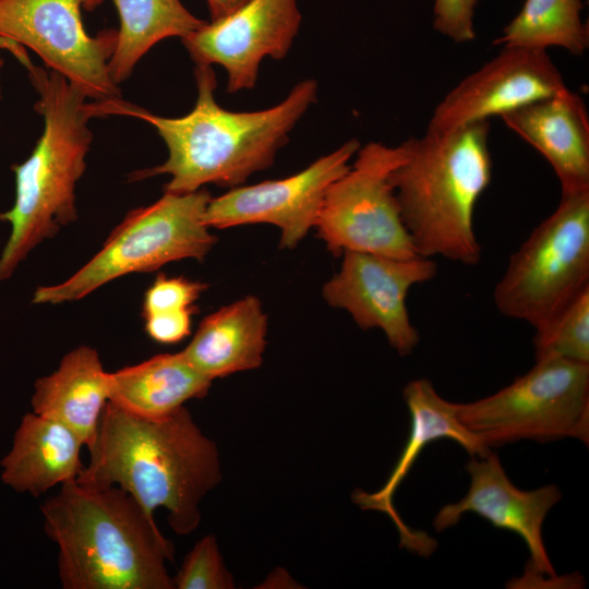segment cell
I'll use <instances>...</instances> for the list:
<instances>
[{"label": "cell", "mask_w": 589, "mask_h": 589, "mask_svg": "<svg viewBox=\"0 0 589 589\" xmlns=\"http://www.w3.org/2000/svg\"><path fill=\"white\" fill-rule=\"evenodd\" d=\"M533 346L536 361L563 358L589 364V288L536 328Z\"/></svg>", "instance_id": "cb8c5ba5"}, {"label": "cell", "mask_w": 589, "mask_h": 589, "mask_svg": "<svg viewBox=\"0 0 589 589\" xmlns=\"http://www.w3.org/2000/svg\"><path fill=\"white\" fill-rule=\"evenodd\" d=\"M3 65V60L1 59V56H0V70ZM2 97V94H1V81H0V98Z\"/></svg>", "instance_id": "f546056e"}, {"label": "cell", "mask_w": 589, "mask_h": 589, "mask_svg": "<svg viewBox=\"0 0 589 589\" xmlns=\"http://www.w3.org/2000/svg\"><path fill=\"white\" fill-rule=\"evenodd\" d=\"M266 330L267 317L260 300L247 296L206 316L182 352L213 381L259 368Z\"/></svg>", "instance_id": "ffe728a7"}, {"label": "cell", "mask_w": 589, "mask_h": 589, "mask_svg": "<svg viewBox=\"0 0 589 589\" xmlns=\"http://www.w3.org/2000/svg\"><path fill=\"white\" fill-rule=\"evenodd\" d=\"M298 0H248L181 39L195 65L223 67L227 92L252 89L261 62L284 59L299 32Z\"/></svg>", "instance_id": "4fadbf2b"}, {"label": "cell", "mask_w": 589, "mask_h": 589, "mask_svg": "<svg viewBox=\"0 0 589 589\" xmlns=\"http://www.w3.org/2000/svg\"><path fill=\"white\" fill-rule=\"evenodd\" d=\"M566 88L546 50L504 47L435 107L426 130L442 132L502 116Z\"/></svg>", "instance_id": "9a60e30c"}, {"label": "cell", "mask_w": 589, "mask_h": 589, "mask_svg": "<svg viewBox=\"0 0 589 589\" xmlns=\"http://www.w3.org/2000/svg\"><path fill=\"white\" fill-rule=\"evenodd\" d=\"M81 438L63 423L35 412L24 414L12 448L1 460V479L20 493L39 496L74 480L84 465Z\"/></svg>", "instance_id": "d6986e66"}, {"label": "cell", "mask_w": 589, "mask_h": 589, "mask_svg": "<svg viewBox=\"0 0 589 589\" xmlns=\"http://www.w3.org/2000/svg\"><path fill=\"white\" fill-rule=\"evenodd\" d=\"M178 589H231L232 575L227 570L214 536L201 539L184 557L172 578Z\"/></svg>", "instance_id": "d4e9b609"}, {"label": "cell", "mask_w": 589, "mask_h": 589, "mask_svg": "<svg viewBox=\"0 0 589 589\" xmlns=\"http://www.w3.org/2000/svg\"><path fill=\"white\" fill-rule=\"evenodd\" d=\"M193 313L185 311L145 317V330L159 344H177L190 335Z\"/></svg>", "instance_id": "83f0119b"}, {"label": "cell", "mask_w": 589, "mask_h": 589, "mask_svg": "<svg viewBox=\"0 0 589 589\" xmlns=\"http://www.w3.org/2000/svg\"><path fill=\"white\" fill-rule=\"evenodd\" d=\"M211 385L182 351L160 353L109 373V401L137 417L157 419L203 398Z\"/></svg>", "instance_id": "44dd1931"}, {"label": "cell", "mask_w": 589, "mask_h": 589, "mask_svg": "<svg viewBox=\"0 0 589 589\" xmlns=\"http://www.w3.org/2000/svg\"><path fill=\"white\" fill-rule=\"evenodd\" d=\"M501 119L548 160L562 193L589 190V116L577 93L566 87Z\"/></svg>", "instance_id": "e0dca14e"}, {"label": "cell", "mask_w": 589, "mask_h": 589, "mask_svg": "<svg viewBox=\"0 0 589 589\" xmlns=\"http://www.w3.org/2000/svg\"><path fill=\"white\" fill-rule=\"evenodd\" d=\"M349 170L327 190L316 221L317 236L335 256L361 251L394 259L420 256L400 215L390 181L406 156L404 142L360 146Z\"/></svg>", "instance_id": "9c48e42d"}, {"label": "cell", "mask_w": 589, "mask_h": 589, "mask_svg": "<svg viewBox=\"0 0 589 589\" xmlns=\"http://www.w3.org/2000/svg\"><path fill=\"white\" fill-rule=\"evenodd\" d=\"M206 288L200 281L160 274L144 294L143 317L195 311L193 304Z\"/></svg>", "instance_id": "484cf974"}, {"label": "cell", "mask_w": 589, "mask_h": 589, "mask_svg": "<svg viewBox=\"0 0 589 589\" xmlns=\"http://www.w3.org/2000/svg\"><path fill=\"white\" fill-rule=\"evenodd\" d=\"M455 404L458 421L490 447L519 440H589V364L545 358L488 397Z\"/></svg>", "instance_id": "ba28073f"}, {"label": "cell", "mask_w": 589, "mask_h": 589, "mask_svg": "<svg viewBox=\"0 0 589 589\" xmlns=\"http://www.w3.org/2000/svg\"><path fill=\"white\" fill-rule=\"evenodd\" d=\"M40 509L45 533L58 546L62 588H175L166 568L172 543L122 489L70 480Z\"/></svg>", "instance_id": "3957f363"}, {"label": "cell", "mask_w": 589, "mask_h": 589, "mask_svg": "<svg viewBox=\"0 0 589 589\" xmlns=\"http://www.w3.org/2000/svg\"><path fill=\"white\" fill-rule=\"evenodd\" d=\"M103 1L0 0V38L34 51L89 101L121 97L108 68L118 31L103 29L92 36L82 17Z\"/></svg>", "instance_id": "30bf717a"}, {"label": "cell", "mask_w": 589, "mask_h": 589, "mask_svg": "<svg viewBox=\"0 0 589 589\" xmlns=\"http://www.w3.org/2000/svg\"><path fill=\"white\" fill-rule=\"evenodd\" d=\"M89 459L75 479L116 485L154 517L158 507L178 534L194 531L202 498L221 479L215 443L195 424L185 407L163 418L147 419L107 402Z\"/></svg>", "instance_id": "7a4b0ae2"}, {"label": "cell", "mask_w": 589, "mask_h": 589, "mask_svg": "<svg viewBox=\"0 0 589 589\" xmlns=\"http://www.w3.org/2000/svg\"><path fill=\"white\" fill-rule=\"evenodd\" d=\"M360 146L357 139H350L296 175L239 185L212 197L204 221L217 229L271 224L281 231L280 248L293 249L316 225L327 190L349 170Z\"/></svg>", "instance_id": "8fae6325"}, {"label": "cell", "mask_w": 589, "mask_h": 589, "mask_svg": "<svg viewBox=\"0 0 589 589\" xmlns=\"http://www.w3.org/2000/svg\"><path fill=\"white\" fill-rule=\"evenodd\" d=\"M109 394V372L97 350L80 346L64 354L56 371L36 380L31 405L33 412L63 423L88 447Z\"/></svg>", "instance_id": "ac0fdd59"}, {"label": "cell", "mask_w": 589, "mask_h": 589, "mask_svg": "<svg viewBox=\"0 0 589 589\" xmlns=\"http://www.w3.org/2000/svg\"><path fill=\"white\" fill-rule=\"evenodd\" d=\"M211 199L203 188L183 194L164 192L153 204L132 209L85 265L60 284L39 286L32 302H73L124 275L185 259L203 260L217 240L204 221Z\"/></svg>", "instance_id": "8992f818"}, {"label": "cell", "mask_w": 589, "mask_h": 589, "mask_svg": "<svg viewBox=\"0 0 589 589\" xmlns=\"http://www.w3.org/2000/svg\"><path fill=\"white\" fill-rule=\"evenodd\" d=\"M402 397L410 413V432L405 447L384 485L372 493L357 489L352 501L362 509L385 513L398 531L399 546L426 557L435 551L436 540L424 531L412 529L401 519L394 505L398 486L423 448L433 441L450 438L472 457H484L491 449L458 421L455 404L438 395L430 380L409 382Z\"/></svg>", "instance_id": "2e32d148"}, {"label": "cell", "mask_w": 589, "mask_h": 589, "mask_svg": "<svg viewBox=\"0 0 589 589\" xmlns=\"http://www.w3.org/2000/svg\"><path fill=\"white\" fill-rule=\"evenodd\" d=\"M582 8L581 0H526L494 44L543 50L555 46L581 56L589 47Z\"/></svg>", "instance_id": "603a6c76"}, {"label": "cell", "mask_w": 589, "mask_h": 589, "mask_svg": "<svg viewBox=\"0 0 589 589\" xmlns=\"http://www.w3.org/2000/svg\"><path fill=\"white\" fill-rule=\"evenodd\" d=\"M120 21L117 46L109 61L111 80L121 84L137 62L159 41L183 39L206 21L192 14L180 0H112Z\"/></svg>", "instance_id": "7402d4cb"}, {"label": "cell", "mask_w": 589, "mask_h": 589, "mask_svg": "<svg viewBox=\"0 0 589 589\" xmlns=\"http://www.w3.org/2000/svg\"><path fill=\"white\" fill-rule=\"evenodd\" d=\"M247 1L248 0H206L211 21H215L230 14Z\"/></svg>", "instance_id": "f1b7e54d"}, {"label": "cell", "mask_w": 589, "mask_h": 589, "mask_svg": "<svg viewBox=\"0 0 589 589\" xmlns=\"http://www.w3.org/2000/svg\"><path fill=\"white\" fill-rule=\"evenodd\" d=\"M470 476L468 493L457 503L444 505L433 519V527L441 532L460 520L467 513H476L495 528L517 533L526 542L530 558L525 575L513 579V588L526 586L540 578H557L546 553L542 526L550 509L561 500L562 493L554 484L525 491L508 479L498 457L490 452L466 465Z\"/></svg>", "instance_id": "5bb4252c"}, {"label": "cell", "mask_w": 589, "mask_h": 589, "mask_svg": "<svg viewBox=\"0 0 589 589\" xmlns=\"http://www.w3.org/2000/svg\"><path fill=\"white\" fill-rule=\"evenodd\" d=\"M340 271L323 287V297L346 310L363 330L381 329L399 356H409L420 341L406 298L410 288L434 278L430 257L394 259L361 251H344Z\"/></svg>", "instance_id": "7c38bea8"}, {"label": "cell", "mask_w": 589, "mask_h": 589, "mask_svg": "<svg viewBox=\"0 0 589 589\" xmlns=\"http://www.w3.org/2000/svg\"><path fill=\"white\" fill-rule=\"evenodd\" d=\"M489 134V120H482L404 142L406 156L390 181L420 256L480 262L473 216L492 178Z\"/></svg>", "instance_id": "5b68a950"}, {"label": "cell", "mask_w": 589, "mask_h": 589, "mask_svg": "<svg viewBox=\"0 0 589 589\" xmlns=\"http://www.w3.org/2000/svg\"><path fill=\"white\" fill-rule=\"evenodd\" d=\"M25 68L38 98L44 129L31 155L12 166L15 199L0 212L10 235L0 253V283L12 277L29 253L77 218L76 185L86 169L93 133L88 99L60 73L36 65L25 47L0 38Z\"/></svg>", "instance_id": "277c9868"}, {"label": "cell", "mask_w": 589, "mask_h": 589, "mask_svg": "<svg viewBox=\"0 0 589 589\" xmlns=\"http://www.w3.org/2000/svg\"><path fill=\"white\" fill-rule=\"evenodd\" d=\"M196 101L181 117H164L121 97L88 101L92 118L123 116L151 124L165 142L164 164L133 171L139 181L168 175L166 193H190L205 184L236 188L254 172L271 167L290 132L317 99V82L296 84L279 104L256 111H230L215 99L216 74L211 65H195Z\"/></svg>", "instance_id": "6da1fadb"}, {"label": "cell", "mask_w": 589, "mask_h": 589, "mask_svg": "<svg viewBox=\"0 0 589 589\" xmlns=\"http://www.w3.org/2000/svg\"><path fill=\"white\" fill-rule=\"evenodd\" d=\"M589 288V190L562 193L556 209L510 256L495 286L498 312L536 328Z\"/></svg>", "instance_id": "52a82bcc"}, {"label": "cell", "mask_w": 589, "mask_h": 589, "mask_svg": "<svg viewBox=\"0 0 589 589\" xmlns=\"http://www.w3.org/2000/svg\"><path fill=\"white\" fill-rule=\"evenodd\" d=\"M478 0H434L433 26L450 40L464 44L476 38L473 24Z\"/></svg>", "instance_id": "4316f807"}]
</instances>
